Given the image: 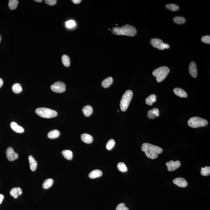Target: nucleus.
<instances>
[{
	"label": "nucleus",
	"mask_w": 210,
	"mask_h": 210,
	"mask_svg": "<svg viewBox=\"0 0 210 210\" xmlns=\"http://www.w3.org/2000/svg\"><path fill=\"white\" fill-rule=\"evenodd\" d=\"M82 111L85 116L88 117L91 116L93 113V109L90 105H87L84 107Z\"/></svg>",
	"instance_id": "20"
},
{
	"label": "nucleus",
	"mask_w": 210,
	"mask_h": 210,
	"mask_svg": "<svg viewBox=\"0 0 210 210\" xmlns=\"http://www.w3.org/2000/svg\"><path fill=\"white\" fill-rule=\"evenodd\" d=\"M111 32L116 35L126 36L130 37H134L136 35L137 33V31L135 27L128 24L121 27H114L111 30Z\"/></svg>",
	"instance_id": "2"
},
{
	"label": "nucleus",
	"mask_w": 210,
	"mask_h": 210,
	"mask_svg": "<svg viewBox=\"0 0 210 210\" xmlns=\"http://www.w3.org/2000/svg\"><path fill=\"white\" fill-rule=\"evenodd\" d=\"M34 1H35V2H43V1H42V0H35Z\"/></svg>",
	"instance_id": "41"
},
{
	"label": "nucleus",
	"mask_w": 210,
	"mask_h": 210,
	"mask_svg": "<svg viewBox=\"0 0 210 210\" xmlns=\"http://www.w3.org/2000/svg\"><path fill=\"white\" fill-rule=\"evenodd\" d=\"M22 194V191L19 187L13 188L10 191V195L15 199H17L19 195H21Z\"/></svg>",
	"instance_id": "16"
},
{
	"label": "nucleus",
	"mask_w": 210,
	"mask_h": 210,
	"mask_svg": "<svg viewBox=\"0 0 210 210\" xmlns=\"http://www.w3.org/2000/svg\"><path fill=\"white\" fill-rule=\"evenodd\" d=\"M173 183L180 187L184 188L188 185V182L186 180L182 177H178L174 180Z\"/></svg>",
	"instance_id": "12"
},
{
	"label": "nucleus",
	"mask_w": 210,
	"mask_h": 210,
	"mask_svg": "<svg viewBox=\"0 0 210 210\" xmlns=\"http://www.w3.org/2000/svg\"><path fill=\"white\" fill-rule=\"evenodd\" d=\"M103 172L100 170H95L90 173L89 174V177L90 178L94 179L101 177L103 175Z\"/></svg>",
	"instance_id": "18"
},
{
	"label": "nucleus",
	"mask_w": 210,
	"mask_h": 210,
	"mask_svg": "<svg viewBox=\"0 0 210 210\" xmlns=\"http://www.w3.org/2000/svg\"><path fill=\"white\" fill-rule=\"evenodd\" d=\"M208 122L206 120L199 117H193L188 120V124L193 128H199L207 126Z\"/></svg>",
	"instance_id": "6"
},
{
	"label": "nucleus",
	"mask_w": 210,
	"mask_h": 210,
	"mask_svg": "<svg viewBox=\"0 0 210 210\" xmlns=\"http://www.w3.org/2000/svg\"><path fill=\"white\" fill-rule=\"evenodd\" d=\"M53 179H48L45 180L43 184V187L44 189H47L50 188L53 184Z\"/></svg>",
	"instance_id": "24"
},
{
	"label": "nucleus",
	"mask_w": 210,
	"mask_h": 210,
	"mask_svg": "<svg viewBox=\"0 0 210 210\" xmlns=\"http://www.w3.org/2000/svg\"><path fill=\"white\" fill-rule=\"evenodd\" d=\"M115 145V140L113 139H111L109 140L106 144V147L107 149L108 150H111L113 148Z\"/></svg>",
	"instance_id": "33"
},
{
	"label": "nucleus",
	"mask_w": 210,
	"mask_h": 210,
	"mask_svg": "<svg viewBox=\"0 0 210 210\" xmlns=\"http://www.w3.org/2000/svg\"><path fill=\"white\" fill-rule=\"evenodd\" d=\"M10 127L13 130L16 132L18 133H22L24 131V129L22 127L18 125L17 123L16 122H13L11 123Z\"/></svg>",
	"instance_id": "17"
},
{
	"label": "nucleus",
	"mask_w": 210,
	"mask_h": 210,
	"mask_svg": "<svg viewBox=\"0 0 210 210\" xmlns=\"http://www.w3.org/2000/svg\"><path fill=\"white\" fill-rule=\"evenodd\" d=\"M57 2L56 0H46L45 3L49 5L52 6L55 5Z\"/></svg>",
	"instance_id": "37"
},
{
	"label": "nucleus",
	"mask_w": 210,
	"mask_h": 210,
	"mask_svg": "<svg viewBox=\"0 0 210 210\" xmlns=\"http://www.w3.org/2000/svg\"><path fill=\"white\" fill-rule=\"evenodd\" d=\"M170 72V69L168 67L163 66L157 68L153 71L152 74L155 77L158 83L161 82L165 80Z\"/></svg>",
	"instance_id": "3"
},
{
	"label": "nucleus",
	"mask_w": 210,
	"mask_h": 210,
	"mask_svg": "<svg viewBox=\"0 0 210 210\" xmlns=\"http://www.w3.org/2000/svg\"><path fill=\"white\" fill-rule=\"evenodd\" d=\"M173 20L175 23L178 25L183 24L186 21L185 18L182 16L175 17L174 18Z\"/></svg>",
	"instance_id": "26"
},
{
	"label": "nucleus",
	"mask_w": 210,
	"mask_h": 210,
	"mask_svg": "<svg viewBox=\"0 0 210 210\" xmlns=\"http://www.w3.org/2000/svg\"><path fill=\"white\" fill-rule=\"evenodd\" d=\"M12 90L14 93H19L22 91V88L21 85L19 83L14 84L12 87Z\"/></svg>",
	"instance_id": "28"
},
{
	"label": "nucleus",
	"mask_w": 210,
	"mask_h": 210,
	"mask_svg": "<svg viewBox=\"0 0 210 210\" xmlns=\"http://www.w3.org/2000/svg\"><path fill=\"white\" fill-rule=\"evenodd\" d=\"M6 155L7 158L9 161H13L17 159L19 157V155L16 153L12 147H9L7 148L6 151Z\"/></svg>",
	"instance_id": "9"
},
{
	"label": "nucleus",
	"mask_w": 210,
	"mask_h": 210,
	"mask_svg": "<svg viewBox=\"0 0 210 210\" xmlns=\"http://www.w3.org/2000/svg\"><path fill=\"white\" fill-rule=\"evenodd\" d=\"M174 93L177 96L181 98H187L188 97L187 92L181 88H176L174 89Z\"/></svg>",
	"instance_id": "14"
},
{
	"label": "nucleus",
	"mask_w": 210,
	"mask_h": 210,
	"mask_svg": "<svg viewBox=\"0 0 210 210\" xmlns=\"http://www.w3.org/2000/svg\"><path fill=\"white\" fill-rule=\"evenodd\" d=\"M62 61L65 66L66 67L69 66L70 65V60L69 56L67 55H64L62 56Z\"/></svg>",
	"instance_id": "27"
},
{
	"label": "nucleus",
	"mask_w": 210,
	"mask_h": 210,
	"mask_svg": "<svg viewBox=\"0 0 210 210\" xmlns=\"http://www.w3.org/2000/svg\"><path fill=\"white\" fill-rule=\"evenodd\" d=\"M4 198V196L3 195H2V194H0V204L2 203Z\"/></svg>",
	"instance_id": "39"
},
{
	"label": "nucleus",
	"mask_w": 210,
	"mask_h": 210,
	"mask_svg": "<svg viewBox=\"0 0 210 210\" xmlns=\"http://www.w3.org/2000/svg\"><path fill=\"white\" fill-rule=\"evenodd\" d=\"M133 93L131 90L126 91L122 97L120 103L121 111L124 112L128 109L130 103L133 98Z\"/></svg>",
	"instance_id": "4"
},
{
	"label": "nucleus",
	"mask_w": 210,
	"mask_h": 210,
	"mask_svg": "<svg viewBox=\"0 0 210 210\" xmlns=\"http://www.w3.org/2000/svg\"><path fill=\"white\" fill-rule=\"evenodd\" d=\"M60 135V132L57 130H54L49 132L48 134V137L50 139L57 138Z\"/></svg>",
	"instance_id": "22"
},
{
	"label": "nucleus",
	"mask_w": 210,
	"mask_h": 210,
	"mask_svg": "<svg viewBox=\"0 0 210 210\" xmlns=\"http://www.w3.org/2000/svg\"><path fill=\"white\" fill-rule=\"evenodd\" d=\"M201 41L204 43L207 44H210V36H203L201 38Z\"/></svg>",
	"instance_id": "36"
},
{
	"label": "nucleus",
	"mask_w": 210,
	"mask_h": 210,
	"mask_svg": "<svg viewBox=\"0 0 210 210\" xmlns=\"http://www.w3.org/2000/svg\"><path fill=\"white\" fill-rule=\"evenodd\" d=\"M72 2L75 4H79L81 2V0H72Z\"/></svg>",
	"instance_id": "38"
},
{
	"label": "nucleus",
	"mask_w": 210,
	"mask_h": 210,
	"mask_svg": "<svg viewBox=\"0 0 210 210\" xmlns=\"http://www.w3.org/2000/svg\"><path fill=\"white\" fill-rule=\"evenodd\" d=\"M157 96L154 94H152L147 97L146 99V103L147 105H152L157 100Z\"/></svg>",
	"instance_id": "21"
},
{
	"label": "nucleus",
	"mask_w": 210,
	"mask_h": 210,
	"mask_svg": "<svg viewBox=\"0 0 210 210\" xmlns=\"http://www.w3.org/2000/svg\"><path fill=\"white\" fill-rule=\"evenodd\" d=\"M116 210H129V209L126 207L125 204L121 203L117 205Z\"/></svg>",
	"instance_id": "35"
},
{
	"label": "nucleus",
	"mask_w": 210,
	"mask_h": 210,
	"mask_svg": "<svg viewBox=\"0 0 210 210\" xmlns=\"http://www.w3.org/2000/svg\"><path fill=\"white\" fill-rule=\"evenodd\" d=\"M167 9H169L171 11H176L179 9V7L177 5L174 4H167L165 6Z\"/></svg>",
	"instance_id": "30"
},
{
	"label": "nucleus",
	"mask_w": 210,
	"mask_h": 210,
	"mask_svg": "<svg viewBox=\"0 0 210 210\" xmlns=\"http://www.w3.org/2000/svg\"><path fill=\"white\" fill-rule=\"evenodd\" d=\"M51 89L54 92L58 93H62L65 91V84L61 81L55 83L51 86Z\"/></svg>",
	"instance_id": "8"
},
{
	"label": "nucleus",
	"mask_w": 210,
	"mask_h": 210,
	"mask_svg": "<svg viewBox=\"0 0 210 210\" xmlns=\"http://www.w3.org/2000/svg\"><path fill=\"white\" fill-rule=\"evenodd\" d=\"M19 1L17 0H10L9 2V7L11 10H14L17 8Z\"/></svg>",
	"instance_id": "29"
},
{
	"label": "nucleus",
	"mask_w": 210,
	"mask_h": 210,
	"mask_svg": "<svg viewBox=\"0 0 210 210\" xmlns=\"http://www.w3.org/2000/svg\"><path fill=\"white\" fill-rule=\"evenodd\" d=\"M75 21L73 20H70L66 22V26L69 28H71L75 26Z\"/></svg>",
	"instance_id": "34"
},
{
	"label": "nucleus",
	"mask_w": 210,
	"mask_h": 210,
	"mask_svg": "<svg viewBox=\"0 0 210 210\" xmlns=\"http://www.w3.org/2000/svg\"><path fill=\"white\" fill-rule=\"evenodd\" d=\"M62 154L65 158L68 160H71L73 157V152L69 150H65L62 152Z\"/></svg>",
	"instance_id": "25"
},
{
	"label": "nucleus",
	"mask_w": 210,
	"mask_h": 210,
	"mask_svg": "<svg viewBox=\"0 0 210 210\" xmlns=\"http://www.w3.org/2000/svg\"><path fill=\"white\" fill-rule=\"evenodd\" d=\"M189 74L193 78H196L197 76V69L196 63L194 62H191L189 65Z\"/></svg>",
	"instance_id": "11"
},
{
	"label": "nucleus",
	"mask_w": 210,
	"mask_h": 210,
	"mask_svg": "<svg viewBox=\"0 0 210 210\" xmlns=\"http://www.w3.org/2000/svg\"><path fill=\"white\" fill-rule=\"evenodd\" d=\"M141 150L145 152L146 157L151 159L158 158V154H161L163 152V149L161 147L147 143L142 144Z\"/></svg>",
	"instance_id": "1"
},
{
	"label": "nucleus",
	"mask_w": 210,
	"mask_h": 210,
	"mask_svg": "<svg viewBox=\"0 0 210 210\" xmlns=\"http://www.w3.org/2000/svg\"><path fill=\"white\" fill-rule=\"evenodd\" d=\"M201 174L203 176H209L210 174V167H209L207 166L204 168H201Z\"/></svg>",
	"instance_id": "32"
},
{
	"label": "nucleus",
	"mask_w": 210,
	"mask_h": 210,
	"mask_svg": "<svg viewBox=\"0 0 210 210\" xmlns=\"http://www.w3.org/2000/svg\"><path fill=\"white\" fill-rule=\"evenodd\" d=\"M113 81V80L112 78L111 77L107 78L102 82V86L104 88H107L112 84Z\"/></svg>",
	"instance_id": "23"
},
{
	"label": "nucleus",
	"mask_w": 210,
	"mask_h": 210,
	"mask_svg": "<svg viewBox=\"0 0 210 210\" xmlns=\"http://www.w3.org/2000/svg\"><path fill=\"white\" fill-rule=\"evenodd\" d=\"M29 163L30 164V168L32 171H35L36 170L38 163L36 161L32 156L30 155L28 157Z\"/></svg>",
	"instance_id": "15"
},
{
	"label": "nucleus",
	"mask_w": 210,
	"mask_h": 210,
	"mask_svg": "<svg viewBox=\"0 0 210 210\" xmlns=\"http://www.w3.org/2000/svg\"><path fill=\"white\" fill-rule=\"evenodd\" d=\"M3 80H2V79H1V78H0V88H1V87H2V85H3Z\"/></svg>",
	"instance_id": "40"
},
{
	"label": "nucleus",
	"mask_w": 210,
	"mask_h": 210,
	"mask_svg": "<svg viewBox=\"0 0 210 210\" xmlns=\"http://www.w3.org/2000/svg\"><path fill=\"white\" fill-rule=\"evenodd\" d=\"M159 116V110L157 108H154L149 110L147 112V117L150 119H153Z\"/></svg>",
	"instance_id": "13"
},
{
	"label": "nucleus",
	"mask_w": 210,
	"mask_h": 210,
	"mask_svg": "<svg viewBox=\"0 0 210 210\" xmlns=\"http://www.w3.org/2000/svg\"><path fill=\"white\" fill-rule=\"evenodd\" d=\"M117 168L120 171L122 172H126L128 170L125 164L123 162L118 163L117 165Z\"/></svg>",
	"instance_id": "31"
},
{
	"label": "nucleus",
	"mask_w": 210,
	"mask_h": 210,
	"mask_svg": "<svg viewBox=\"0 0 210 210\" xmlns=\"http://www.w3.org/2000/svg\"><path fill=\"white\" fill-rule=\"evenodd\" d=\"M181 164L179 161H170L166 163V165L167 167V169L169 171H173L177 170L181 166Z\"/></svg>",
	"instance_id": "10"
},
{
	"label": "nucleus",
	"mask_w": 210,
	"mask_h": 210,
	"mask_svg": "<svg viewBox=\"0 0 210 210\" xmlns=\"http://www.w3.org/2000/svg\"><path fill=\"white\" fill-rule=\"evenodd\" d=\"M81 139L83 142L87 144H90L93 141L92 137L89 134H84L81 135Z\"/></svg>",
	"instance_id": "19"
},
{
	"label": "nucleus",
	"mask_w": 210,
	"mask_h": 210,
	"mask_svg": "<svg viewBox=\"0 0 210 210\" xmlns=\"http://www.w3.org/2000/svg\"><path fill=\"white\" fill-rule=\"evenodd\" d=\"M150 43L152 46L159 50H164L170 48V45L163 42L162 41L157 38H154L150 40Z\"/></svg>",
	"instance_id": "7"
},
{
	"label": "nucleus",
	"mask_w": 210,
	"mask_h": 210,
	"mask_svg": "<svg viewBox=\"0 0 210 210\" xmlns=\"http://www.w3.org/2000/svg\"><path fill=\"white\" fill-rule=\"evenodd\" d=\"M36 113L40 117L45 118H51L57 116L58 113L54 110L47 108H38L36 110Z\"/></svg>",
	"instance_id": "5"
},
{
	"label": "nucleus",
	"mask_w": 210,
	"mask_h": 210,
	"mask_svg": "<svg viewBox=\"0 0 210 210\" xmlns=\"http://www.w3.org/2000/svg\"><path fill=\"white\" fill-rule=\"evenodd\" d=\"M1 39H2V38H1V36L0 35V43H1Z\"/></svg>",
	"instance_id": "42"
}]
</instances>
